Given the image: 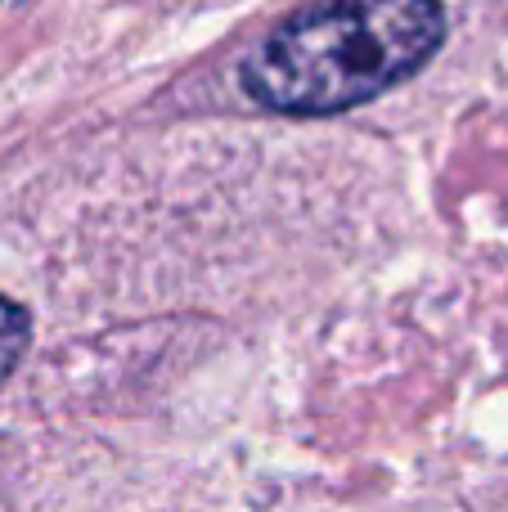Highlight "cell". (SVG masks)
<instances>
[{
    "mask_svg": "<svg viewBox=\"0 0 508 512\" xmlns=\"http://www.w3.org/2000/svg\"><path fill=\"white\" fill-rule=\"evenodd\" d=\"M441 41V0H329L261 41L243 63V90L270 113H347L410 81Z\"/></svg>",
    "mask_w": 508,
    "mask_h": 512,
    "instance_id": "obj_1",
    "label": "cell"
},
{
    "mask_svg": "<svg viewBox=\"0 0 508 512\" xmlns=\"http://www.w3.org/2000/svg\"><path fill=\"white\" fill-rule=\"evenodd\" d=\"M23 346H27V315L9 297H0V378H9Z\"/></svg>",
    "mask_w": 508,
    "mask_h": 512,
    "instance_id": "obj_2",
    "label": "cell"
}]
</instances>
